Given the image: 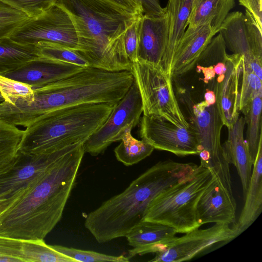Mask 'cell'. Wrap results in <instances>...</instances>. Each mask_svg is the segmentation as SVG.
Segmentation results:
<instances>
[{"mask_svg": "<svg viewBox=\"0 0 262 262\" xmlns=\"http://www.w3.org/2000/svg\"><path fill=\"white\" fill-rule=\"evenodd\" d=\"M77 143L0 214V235L21 240L44 238L60 221L85 153Z\"/></svg>", "mask_w": 262, "mask_h": 262, "instance_id": "cell-1", "label": "cell"}, {"mask_svg": "<svg viewBox=\"0 0 262 262\" xmlns=\"http://www.w3.org/2000/svg\"><path fill=\"white\" fill-rule=\"evenodd\" d=\"M134 80L130 71H108L83 68L68 77L33 89L29 103L16 100L0 103V119L14 125L27 127L45 114L60 108L98 103H117Z\"/></svg>", "mask_w": 262, "mask_h": 262, "instance_id": "cell-2", "label": "cell"}, {"mask_svg": "<svg viewBox=\"0 0 262 262\" xmlns=\"http://www.w3.org/2000/svg\"><path fill=\"white\" fill-rule=\"evenodd\" d=\"M198 165L170 160L159 161L121 193L89 213L84 225L99 243L124 237L143 220L151 200L168 187L191 176Z\"/></svg>", "mask_w": 262, "mask_h": 262, "instance_id": "cell-3", "label": "cell"}, {"mask_svg": "<svg viewBox=\"0 0 262 262\" xmlns=\"http://www.w3.org/2000/svg\"><path fill=\"white\" fill-rule=\"evenodd\" d=\"M70 14L77 32L76 51L90 67L108 71H130L124 46L133 15L101 0H58Z\"/></svg>", "mask_w": 262, "mask_h": 262, "instance_id": "cell-4", "label": "cell"}, {"mask_svg": "<svg viewBox=\"0 0 262 262\" xmlns=\"http://www.w3.org/2000/svg\"><path fill=\"white\" fill-rule=\"evenodd\" d=\"M116 104H83L45 114L24 130L19 151L39 155L84 143L103 124Z\"/></svg>", "mask_w": 262, "mask_h": 262, "instance_id": "cell-5", "label": "cell"}, {"mask_svg": "<svg viewBox=\"0 0 262 262\" xmlns=\"http://www.w3.org/2000/svg\"><path fill=\"white\" fill-rule=\"evenodd\" d=\"M211 177L209 169L198 165L192 175L155 196L143 220L168 226L177 233L199 228L201 226L197 219V204Z\"/></svg>", "mask_w": 262, "mask_h": 262, "instance_id": "cell-6", "label": "cell"}, {"mask_svg": "<svg viewBox=\"0 0 262 262\" xmlns=\"http://www.w3.org/2000/svg\"><path fill=\"white\" fill-rule=\"evenodd\" d=\"M130 71L140 92L143 115L161 117L179 126H190L174 93L172 77L160 65L138 60Z\"/></svg>", "mask_w": 262, "mask_h": 262, "instance_id": "cell-7", "label": "cell"}, {"mask_svg": "<svg viewBox=\"0 0 262 262\" xmlns=\"http://www.w3.org/2000/svg\"><path fill=\"white\" fill-rule=\"evenodd\" d=\"M74 144L39 155L26 154L19 150L14 164L0 173V214L26 192Z\"/></svg>", "mask_w": 262, "mask_h": 262, "instance_id": "cell-8", "label": "cell"}, {"mask_svg": "<svg viewBox=\"0 0 262 262\" xmlns=\"http://www.w3.org/2000/svg\"><path fill=\"white\" fill-rule=\"evenodd\" d=\"M15 42L35 45L40 41L56 43L74 50L78 49V38L69 12L56 4L41 15L30 18L10 37Z\"/></svg>", "mask_w": 262, "mask_h": 262, "instance_id": "cell-9", "label": "cell"}, {"mask_svg": "<svg viewBox=\"0 0 262 262\" xmlns=\"http://www.w3.org/2000/svg\"><path fill=\"white\" fill-rule=\"evenodd\" d=\"M142 113V99L134 79L103 124L84 143L85 152L97 156L113 142L121 140L127 127L137 125Z\"/></svg>", "mask_w": 262, "mask_h": 262, "instance_id": "cell-10", "label": "cell"}, {"mask_svg": "<svg viewBox=\"0 0 262 262\" xmlns=\"http://www.w3.org/2000/svg\"><path fill=\"white\" fill-rule=\"evenodd\" d=\"M193 125L198 134L201 165L220 173H229L221 133L223 123L216 104L208 105L204 101L192 107Z\"/></svg>", "mask_w": 262, "mask_h": 262, "instance_id": "cell-11", "label": "cell"}, {"mask_svg": "<svg viewBox=\"0 0 262 262\" xmlns=\"http://www.w3.org/2000/svg\"><path fill=\"white\" fill-rule=\"evenodd\" d=\"M240 235L233 225L217 224L204 229H194L161 247L154 262L189 260L206 249L221 242L230 241Z\"/></svg>", "mask_w": 262, "mask_h": 262, "instance_id": "cell-12", "label": "cell"}, {"mask_svg": "<svg viewBox=\"0 0 262 262\" xmlns=\"http://www.w3.org/2000/svg\"><path fill=\"white\" fill-rule=\"evenodd\" d=\"M140 134L154 149L169 151L178 156L200 152L198 132L193 124L188 127L179 126L162 118L143 115Z\"/></svg>", "mask_w": 262, "mask_h": 262, "instance_id": "cell-13", "label": "cell"}, {"mask_svg": "<svg viewBox=\"0 0 262 262\" xmlns=\"http://www.w3.org/2000/svg\"><path fill=\"white\" fill-rule=\"evenodd\" d=\"M210 170L211 181L197 204L198 221L201 226L208 223L233 224L236 222V203L232 184L222 180L214 170Z\"/></svg>", "mask_w": 262, "mask_h": 262, "instance_id": "cell-14", "label": "cell"}, {"mask_svg": "<svg viewBox=\"0 0 262 262\" xmlns=\"http://www.w3.org/2000/svg\"><path fill=\"white\" fill-rule=\"evenodd\" d=\"M243 56L227 54L226 72L219 75L214 88L216 104L224 125L231 127L239 115Z\"/></svg>", "mask_w": 262, "mask_h": 262, "instance_id": "cell-15", "label": "cell"}, {"mask_svg": "<svg viewBox=\"0 0 262 262\" xmlns=\"http://www.w3.org/2000/svg\"><path fill=\"white\" fill-rule=\"evenodd\" d=\"M215 34L210 23L194 28L188 27L163 68L164 70L171 77L190 70Z\"/></svg>", "mask_w": 262, "mask_h": 262, "instance_id": "cell-16", "label": "cell"}, {"mask_svg": "<svg viewBox=\"0 0 262 262\" xmlns=\"http://www.w3.org/2000/svg\"><path fill=\"white\" fill-rule=\"evenodd\" d=\"M83 68L75 64L39 57L2 76L25 83L36 89L68 77Z\"/></svg>", "mask_w": 262, "mask_h": 262, "instance_id": "cell-17", "label": "cell"}, {"mask_svg": "<svg viewBox=\"0 0 262 262\" xmlns=\"http://www.w3.org/2000/svg\"><path fill=\"white\" fill-rule=\"evenodd\" d=\"M168 39L167 19L143 14L140 23L138 60L160 65Z\"/></svg>", "mask_w": 262, "mask_h": 262, "instance_id": "cell-18", "label": "cell"}, {"mask_svg": "<svg viewBox=\"0 0 262 262\" xmlns=\"http://www.w3.org/2000/svg\"><path fill=\"white\" fill-rule=\"evenodd\" d=\"M219 33L222 34L226 47L233 54L243 56L244 62L262 80V59L255 55L249 40L244 14L239 11L229 13Z\"/></svg>", "mask_w": 262, "mask_h": 262, "instance_id": "cell-19", "label": "cell"}, {"mask_svg": "<svg viewBox=\"0 0 262 262\" xmlns=\"http://www.w3.org/2000/svg\"><path fill=\"white\" fill-rule=\"evenodd\" d=\"M177 232L172 228L161 224L142 221L125 235L133 247L128 251L130 259L137 255L156 252L161 247L171 241Z\"/></svg>", "mask_w": 262, "mask_h": 262, "instance_id": "cell-20", "label": "cell"}, {"mask_svg": "<svg viewBox=\"0 0 262 262\" xmlns=\"http://www.w3.org/2000/svg\"><path fill=\"white\" fill-rule=\"evenodd\" d=\"M246 122L244 117L239 116L233 125L228 128V138L222 145L228 162L236 168L242 183L244 199L249 187L253 162L246 140L244 129Z\"/></svg>", "mask_w": 262, "mask_h": 262, "instance_id": "cell-21", "label": "cell"}, {"mask_svg": "<svg viewBox=\"0 0 262 262\" xmlns=\"http://www.w3.org/2000/svg\"><path fill=\"white\" fill-rule=\"evenodd\" d=\"M253 165L244 206L237 222L232 224L240 234L255 221L262 211V140Z\"/></svg>", "mask_w": 262, "mask_h": 262, "instance_id": "cell-22", "label": "cell"}, {"mask_svg": "<svg viewBox=\"0 0 262 262\" xmlns=\"http://www.w3.org/2000/svg\"><path fill=\"white\" fill-rule=\"evenodd\" d=\"M193 0H168L165 8L168 27V39L160 66L169 61L188 25Z\"/></svg>", "mask_w": 262, "mask_h": 262, "instance_id": "cell-23", "label": "cell"}, {"mask_svg": "<svg viewBox=\"0 0 262 262\" xmlns=\"http://www.w3.org/2000/svg\"><path fill=\"white\" fill-rule=\"evenodd\" d=\"M234 6L235 0H193L188 27L194 28L210 23L217 34Z\"/></svg>", "mask_w": 262, "mask_h": 262, "instance_id": "cell-24", "label": "cell"}, {"mask_svg": "<svg viewBox=\"0 0 262 262\" xmlns=\"http://www.w3.org/2000/svg\"><path fill=\"white\" fill-rule=\"evenodd\" d=\"M40 57L35 45L22 44L10 37L0 38V75Z\"/></svg>", "mask_w": 262, "mask_h": 262, "instance_id": "cell-25", "label": "cell"}, {"mask_svg": "<svg viewBox=\"0 0 262 262\" xmlns=\"http://www.w3.org/2000/svg\"><path fill=\"white\" fill-rule=\"evenodd\" d=\"M133 128L128 126L121 139V142L115 148L114 152L118 161L126 166L139 163L151 155L154 148L145 140H138L131 134Z\"/></svg>", "mask_w": 262, "mask_h": 262, "instance_id": "cell-26", "label": "cell"}, {"mask_svg": "<svg viewBox=\"0 0 262 262\" xmlns=\"http://www.w3.org/2000/svg\"><path fill=\"white\" fill-rule=\"evenodd\" d=\"M24 130L0 120V173L15 162Z\"/></svg>", "mask_w": 262, "mask_h": 262, "instance_id": "cell-27", "label": "cell"}, {"mask_svg": "<svg viewBox=\"0 0 262 262\" xmlns=\"http://www.w3.org/2000/svg\"><path fill=\"white\" fill-rule=\"evenodd\" d=\"M23 257L25 262H77L47 244L43 239L23 240Z\"/></svg>", "mask_w": 262, "mask_h": 262, "instance_id": "cell-28", "label": "cell"}, {"mask_svg": "<svg viewBox=\"0 0 262 262\" xmlns=\"http://www.w3.org/2000/svg\"><path fill=\"white\" fill-rule=\"evenodd\" d=\"M261 98L262 93L255 97L249 112L244 116L245 122L247 124L246 141L253 164L258 152L260 141L262 140Z\"/></svg>", "mask_w": 262, "mask_h": 262, "instance_id": "cell-29", "label": "cell"}, {"mask_svg": "<svg viewBox=\"0 0 262 262\" xmlns=\"http://www.w3.org/2000/svg\"><path fill=\"white\" fill-rule=\"evenodd\" d=\"M260 93H262V80L252 71L243 59L239 111L244 116L249 112L253 99Z\"/></svg>", "mask_w": 262, "mask_h": 262, "instance_id": "cell-30", "label": "cell"}, {"mask_svg": "<svg viewBox=\"0 0 262 262\" xmlns=\"http://www.w3.org/2000/svg\"><path fill=\"white\" fill-rule=\"evenodd\" d=\"M35 45L40 57L75 64L82 68L90 67L89 62L75 50L49 41H40Z\"/></svg>", "mask_w": 262, "mask_h": 262, "instance_id": "cell-31", "label": "cell"}, {"mask_svg": "<svg viewBox=\"0 0 262 262\" xmlns=\"http://www.w3.org/2000/svg\"><path fill=\"white\" fill-rule=\"evenodd\" d=\"M0 93L8 103L15 100L29 103L33 99L34 91L25 83L0 75Z\"/></svg>", "mask_w": 262, "mask_h": 262, "instance_id": "cell-32", "label": "cell"}, {"mask_svg": "<svg viewBox=\"0 0 262 262\" xmlns=\"http://www.w3.org/2000/svg\"><path fill=\"white\" fill-rule=\"evenodd\" d=\"M30 17L0 1V38L10 37Z\"/></svg>", "mask_w": 262, "mask_h": 262, "instance_id": "cell-33", "label": "cell"}, {"mask_svg": "<svg viewBox=\"0 0 262 262\" xmlns=\"http://www.w3.org/2000/svg\"><path fill=\"white\" fill-rule=\"evenodd\" d=\"M61 253L74 259L77 262H128L129 259L123 255L113 256L93 251L84 250L60 245H53Z\"/></svg>", "mask_w": 262, "mask_h": 262, "instance_id": "cell-34", "label": "cell"}, {"mask_svg": "<svg viewBox=\"0 0 262 262\" xmlns=\"http://www.w3.org/2000/svg\"><path fill=\"white\" fill-rule=\"evenodd\" d=\"M25 13L30 18L36 17L55 5L58 0H0Z\"/></svg>", "mask_w": 262, "mask_h": 262, "instance_id": "cell-35", "label": "cell"}, {"mask_svg": "<svg viewBox=\"0 0 262 262\" xmlns=\"http://www.w3.org/2000/svg\"><path fill=\"white\" fill-rule=\"evenodd\" d=\"M23 240L0 235V261L25 262L22 255Z\"/></svg>", "mask_w": 262, "mask_h": 262, "instance_id": "cell-36", "label": "cell"}, {"mask_svg": "<svg viewBox=\"0 0 262 262\" xmlns=\"http://www.w3.org/2000/svg\"><path fill=\"white\" fill-rule=\"evenodd\" d=\"M137 16L127 27L124 36V46L126 56L133 63L138 61L139 33L141 17Z\"/></svg>", "mask_w": 262, "mask_h": 262, "instance_id": "cell-37", "label": "cell"}, {"mask_svg": "<svg viewBox=\"0 0 262 262\" xmlns=\"http://www.w3.org/2000/svg\"><path fill=\"white\" fill-rule=\"evenodd\" d=\"M244 15L249 40L255 55L262 59V29L252 14L246 9Z\"/></svg>", "mask_w": 262, "mask_h": 262, "instance_id": "cell-38", "label": "cell"}, {"mask_svg": "<svg viewBox=\"0 0 262 262\" xmlns=\"http://www.w3.org/2000/svg\"><path fill=\"white\" fill-rule=\"evenodd\" d=\"M111 4L133 15H143L140 4L137 0H101Z\"/></svg>", "mask_w": 262, "mask_h": 262, "instance_id": "cell-39", "label": "cell"}, {"mask_svg": "<svg viewBox=\"0 0 262 262\" xmlns=\"http://www.w3.org/2000/svg\"><path fill=\"white\" fill-rule=\"evenodd\" d=\"M140 4L143 13L150 16H162L165 14V8L162 7L160 0H137Z\"/></svg>", "mask_w": 262, "mask_h": 262, "instance_id": "cell-40", "label": "cell"}, {"mask_svg": "<svg viewBox=\"0 0 262 262\" xmlns=\"http://www.w3.org/2000/svg\"><path fill=\"white\" fill-rule=\"evenodd\" d=\"M239 4L244 7L255 18L259 26L262 28L261 0H238Z\"/></svg>", "mask_w": 262, "mask_h": 262, "instance_id": "cell-41", "label": "cell"}, {"mask_svg": "<svg viewBox=\"0 0 262 262\" xmlns=\"http://www.w3.org/2000/svg\"><path fill=\"white\" fill-rule=\"evenodd\" d=\"M204 101L208 105L216 103V98L214 92L207 90L204 95Z\"/></svg>", "mask_w": 262, "mask_h": 262, "instance_id": "cell-42", "label": "cell"}, {"mask_svg": "<svg viewBox=\"0 0 262 262\" xmlns=\"http://www.w3.org/2000/svg\"><path fill=\"white\" fill-rule=\"evenodd\" d=\"M4 100H4L3 97L2 96L1 94L0 93V103H2V102L4 101Z\"/></svg>", "mask_w": 262, "mask_h": 262, "instance_id": "cell-43", "label": "cell"}]
</instances>
